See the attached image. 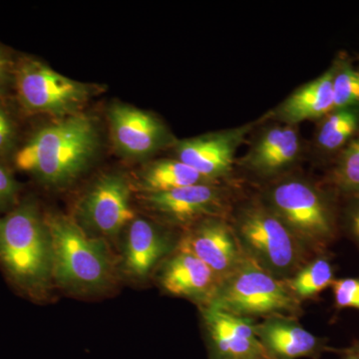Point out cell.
<instances>
[{"mask_svg":"<svg viewBox=\"0 0 359 359\" xmlns=\"http://www.w3.org/2000/svg\"><path fill=\"white\" fill-rule=\"evenodd\" d=\"M98 148L95 120L79 113L35 131L14 153L13 164L44 185L65 186L83 173Z\"/></svg>","mask_w":359,"mask_h":359,"instance_id":"cell-1","label":"cell"},{"mask_svg":"<svg viewBox=\"0 0 359 359\" xmlns=\"http://www.w3.org/2000/svg\"><path fill=\"white\" fill-rule=\"evenodd\" d=\"M0 266L21 292L40 299L52 276V241L46 219L32 201L0 216Z\"/></svg>","mask_w":359,"mask_h":359,"instance_id":"cell-2","label":"cell"},{"mask_svg":"<svg viewBox=\"0 0 359 359\" xmlns=\"http://www.w3.org/2000/svg\"><path fill=\"white\" fill-rule=\"evenodd\" d=\"M52 241V276L66 290L78 292L103 289L111 278L112 264L103 238L89 237L74 219H46Z\"/></svg>","mask_w":359,"mask_h":359,"instance_id":"cell-3","label":"cell"},{"mask_svg":"<svg viewBox=\"0 0 359 359\" xmlns=\"http://www.w3.org/2000/svg\"><path fill=\"white\" fill-rule=\"evenodd\" d=\"M211 308L238 318H294L302 313L301 302L287 289L285 280L262 268L245 252L237 269L224 280Z\"/></svg>","mask_w":359,"mask_h":359,"instance_id":"cell-4","label":"cell"},{"mask_svg":"<svg viewBox=\"0 0 359 359\" xmlns=\"http://www.w3.org/2000/svg\"><path fill=\"white\" fill-rule=\"evenodd\" d=\"M235 231L245 254L276 278H292L306 264L308 250L269 208L245 209Z\"/></svg>","mask_w":359,"mask_h":359,"instance_id":"cell-5","label":"cell"},{"mask_svg":"<svg viewBox=\"0 0 359 359\" xmlns=\"http://www.w3.org/2000/svg\"><path fill=\"white\" fill-rule=\"evenodd\" d=\"M13 84L23 109L59 119L79 114L97 92L93 85L66 77L30 57L16 62Z\"/></svg>","mask_w":359,"mask_h":359,"instance_id":"cell-6","label":"cell"},{"mask_svg":"<svg viewBox=\"0 0 359 359\" xmlns=\"http://www.w3.org/2000/svg\"><path fill=\"white\" fill-rule=\"evenodd\" d=\"M271 210L308 252L320 250L334 237L335 221L327 198L299 180L283 182L269 194Z\"/></svg>","mask_w":359,"mask_h":359,"instance_id":"cell-7","label":"cell"},{"mask_svg":"<svg viewBox=\"0 0 359 359\" xmlns=\"http://www.w3.org/2000/svg\"><path fill=\"white\" fill-rule=\"evenodd\" d=\"M81 228L114 236L137 218L131 207V187L125 177L108 174L91 187L78 210Z\"/></svg>","mask_w":359,"mask_h":359,"instance_id":"cell-8","label":"cell"},{"mask_svg":"<svg viewBox=\"0 0 359 359\" xmlns=\"http://www.w3.org/2000/svg\"><path fill=\"white\" fill-rule=\"evenodd\" d=\"M176 250L198 257L222 283L237 269L245 257L236 231L223 218H208L191 226L180 240Z\"/></svg>","mask_w":359,"mask_h":359,"instance_id":"cell-9","label":"cell"},{"mask_svg":"<svg viewBox=\"0 0 359 359\" xmlns=\"http://www.w3.org/2000/svg\"><path fill=\"white\" fill-rule=\"evenodd\" d=\"M148 209L165 221L180 226H193L208 218H222L224 198L211 183L175 189L162 193H143Z\"/></svg>","mask_w":359,"mask_h":359,"instance_id":"cell-10","label":"cell"},{"mask_svg":"<svg viewBox=\"0 0 359 359\" xmlns=\"http://www.w3.org/2000/svg\"><path fill=\"white\" fill-rule=\"evenodd\" d=\"M108 118L115 147L125 157H145L157 150L166 139L162 123L155 116L133 106L114 104Z\"/></svg>","mask_w":359,"mask_h":359,"instance_id":"cell-11","label":"cell"},{"mask_svg":"<svg viewBox=\"0 0 359 359\" xmlns=\"http://www.w3.org/2000/svg\"><path fill=\"white\" fill-rule=\"evenodd\" d=\"M211 359L268 358L255 332L250 318H238L211 308H204Z\"/></svg>","mask_w":359,"mask_h":359,"instance_id":"cell-12","label":"cell"},{"mask_svg":"<svg viewBox=\"0 0 359 359\" xmlns=\"http://www.w3.org/2000/svg\"><path fill=\"white\" fill-rule=\"evenodd\" d=\"M159 280L168 294L199 302L204 308L211 304L222 285L207 264L178 250L163 266Z\"/></svg>","mask_w":359,"mask_h":359,"instance_id":"cell-13","label":"cell"},{"mask_svg":"<svg viewBox=\"0 0 359 359\" xmlns=\"http://www.w3.org/2000/svg\"><path fill=\"white\" fill-rule=\"evenodd\" d=\"M255 332L271 359L316 358L325 349L323 340L304 330L294 318H269L255 325Z\"/></svg>","mask_w":359,"mask_h":359,"instance_id":"cell-14","label":"cell"},{"mask_svg":"<svg viewBox=\"0 0 359 359\" xmlns=\"http://www.w3.org/2000/svg\"><path fill=\"white\" fill-rule=\"evenodd\" d=\"M167 236L154 224L136 218L128 226L124 244L125 271L135 280H144L169 250Z\"/></svg>","mask_w":359,"mask_h":359,"instance_id":"cell-15","label":"cell"},{"mask_svg":"<svg viewBox=\"0 0 359 359\" xmlns=\"http://www.w3.org/2000/svg\"><path fill=\"white\" fill-rule=\"evenodd\" d=\"M176 152L178 160L211 182L230 172L235 152V139L222 134L188 139L180 142Z\"/></svg>","mask_w":359,"mask_h":359,"instance_id":"cell-16","label":"cell"},{"mask_svg":"<svg viewBox=\"0 0 359 359\" xmlns=\"http://www.w3.org/2000/svg\"><path fill=\"white\" fill-rule=\"evenodd\" d=\"M334 110V68L304 85L280 106V116L295 124L304 120L320 119Z\"/></svg>","mask_w":359,"mask_h":359,"instance_id":"cell-17","label":"cell"},{"mask_svg":"<svg viewBox=\"0 0 359 359\" xmlns=\"http://www.w3.org/2000/svg\"><path fill=\"white\" fill-rule=\"evenodd\" d=\"M299 151V138L292 126L275 127L259 139L250 156V164L259 171L273 173L289 166Z\"/></svg>","mask_w":359,"mask_h":359,"instance_id":"cell-18","label":"cell"},{"mask_svg":"<svg viewBox=\"0 0 359 359\" xmlns=\"http://www.w3.org/2000/svg\"><path fill=\"white\" fill-rule=\"evenodd\" d=\"M139 183L143 193H162L211 182L182 161L169 159L149 164L141 172Z\"/></svg>","mask_w":359,"mask_h":359,"instance_id":"cell-19","label":"cell"},{"mask_svg":"<svg viewBox=\"0 0 359 359\" xmlns=\"http://www.w3.org/2000/svg\"><path fill=\"white\" fill-rule=\"evenodd\" d=\"M359 131V106L339 108L323 118L316 144L325 154L339 155Z\"/></svg>","mask_w":359,"mask_h":359,"instance_id":"cell-20","label":"cell"},{"mask_svg":"<svg viewBox=\"0 0 359 359\" xmlns=\"http://www.w3.org/2000/svg\"><path fill=\"white\" fill-rule=\"evenodd\" d=\"M285 280L287 289L299 302L313 299L334 282V271L327 259L318 257L302 266Z\"/></svg>","mask_w":359,"mask_h":359,"instance_id":"cell-21","label":"cell"},{"mask_svg":"<svg viewBox=\"0 0 359 359\" xmlns=\"http://www.w3.org/2000/svg\"><path fill=\"white\" fill-rule=\"evenodd\" d=\"M330 182L347 195H359V131L337 155Z\"/></svg>","mask_w":359,"mask_h":359,"instance_id":"cell-22","label":"cell"},{"mask_svg":"<svg viewBox=\"0 0 359 359\" xmlns=\"http://www.w3.org/2000/svg\"><path fill=\"white\" fill-rule=\"evenodd\" d=\"M332 68L334 109L359 106V71L346 58L339 59Z\"/></svg>","mask_w":359,"mask_h":359,"instance_id":"cell-23","label":"cell"},{"mask_svg":"<svg viewBox=\"0 0 359 359\" xmlns=\"http://www.w3.org/2000/svg\"><path fill=\"white\" fill-rule=\"evenodd\" d=\"M334 301L340 309H355L359 311V280L342 278L332 283Z\"/></svg>","mask_w":359,"mask_h":359,"instance_id":"cell-24","label":"cell"},{"mask_svg":"<svg viewBox=\"0 0 359 359\" xmlns=\"http://www.w3.org/2000/svg\"><path fill=\"white\" fill-rule=\"evenodd\" d=\"M20 184L4 164L0 163V212H8L18 203Z\"/></svg>","mask_w":359,"mask_h":359,"instance_id":"cell-25","label":"cell"},{"mask_svg":"<svg viewBox=\"0 0 359 359\" xmlns=\"http://www.w3.org/2000/svg\"><path fill=\"white\" fill-rule=\"evenodd\" d=\"M16 123L13 115L4 104L0 103V157H4L13 150L15 145Z\"/></svg>","mask_w":359,"mask_h":359,"instance_id":"cell-26","label":"cell"},{"mask_svg":"<svg viewBox=\"0 0 359 359\" xmlns=\"http://www.w3.org/2000/svg\"><path fill=\"white\" fill-rule=\"evenodd\" d=\"M15 65L8 52L0 46V98L6 93L9 84L13 83Z\"/></svg>","mask_w":359,"mask_h":359,"instance_id":"cell-27","label":"cell"},{"mask_svg":"<svg viewBox=\"0 0 359 359\" xmlns=\"http://www.w3.org/2000/svg\"><path fill=\"white\" fill-rule=\"evenodd\" d=\"M346 211V221L349 230L359 240V195H353Z\"/></svg>","mask_w":359,"mask_h":359,"instance_id":"cell-28","label":"cell"},{"mask_svg":"<svg viewBox=\"0 0 359 359\" xmlns=\"http://www.w3.org/2000/svg\"><path fill=\"white\" fill-rule=\"evenodd\" d=\"M347 354H351V355L358 356L359 358V344L358 346H354L353 348L347 351Z\"/></svg>","mask_w":359,"mask_h":359,"instance_id":"cell-29","label":"cell"},{"mask_svg":"<svg viewBox=\"0 0 359 359\" xmlns=\"http://www.w3.org/2000/svg\"><path fill=\"white\" fill-rule=\"evenodd\" d=\"M344 359H359L358 356L351 355V354H346V358Z\"/></svg>","mask_w":359,"mask_h":359,"instance_id":"cell-30","label":"cell"},{"mask_svg":"<svg viewBox=\"0 0 359 359\" xmlns=\"http://www.w3.org/2000/svg\"><path fill=\"white\" fill-rule=\"evenodd\" d=\"M259 359H271V358H259Z\"/></svg>","mask_w":359,"mask_h":359,"instance_id":"cell-31","label":"cell"}]
</instances>
